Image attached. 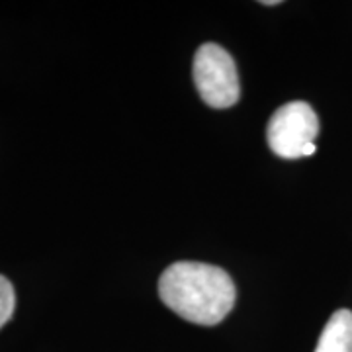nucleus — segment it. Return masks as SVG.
Segmentation results:
<instances>
[{
    "label": "nucleus",
    "instance_id": "f257e3e1",
    "mask_svg": "<svg viewBox=\"0 0 352 352\" xmlns=\"http://www.w3.org/2000/svg\"><path fill=\"white\" fill-rule=\"evenodd\" d=\"M159 298L182 319L212 327L233 309L237 288L223 268L182 261L170 264L161 274Z\"/></svg>",
    "mask_w": 352,
    "mask_h": 352
},
{
    "label": "nucleus",
    "instance_id": "f03ea898",
    "mask_svg": "<svg viewBox=\"0 0 352 352\" xmlns=\"http://www.w3.org/2000/svg\"><path fill=\"white\" fill-rule=\"evenodd\" d=\"M319 118L307 102H288L272 113L266 126V141L274 155L282 159L311 157L317 147Z\"/></svg>",
    "mask_w": 352,
    "mask_h": 352
},
{
    "label": "nucleus",
    "instance_id": "7ed1b4c3",
    "mask_svg": "<svg viewBox=\"0 0 352 352\" xmlns=\"http://www.w3.org/2000/svg\"><path fill=\"white\" fill-rule=\"evenodd\" d=\"M194 82L208 106L223 110L239 102L241 85L231 53L217 43H204L194 55Z\"/></svg>",
    "mask_w": 352,
    "mask_h": 352
},
{
    "label": "nucleus",
    "instance_id": "20e7f679",
    "mask_svg": "<svg viewBox=\"0 0 352 352\" xmlns=\"http://www.w3.org/2000/svg\"><path fill=\"white\" fill-rule=\"evenodd\" d=\"M315 352H352V311L339 309L331 315Z\"/></svg>",
    "mask_w": 352,
    "mask_h": 352
},
{
    "label": "nucleus",
    "instance_id": "39448f33",
    "mask_svg": "<svg viewBox=\"0 0 352 352\" xmlns=\"http://www.w3.org/2000/svg\"><path fill=\"white\" fill-rule=\"evenodd\" d=\"M16 309V292L12 282L0 274V329L12 319Z\"/></svg>",
    "mask_w": 352,
    "mask_h": 352
},
{
    "label": "nucleus",
    "instance_id": "423d86ee",
    "mask_svg": "<svg viewBox=\"0 0 352 352\" xmlns=\"http://www.w3.org/2000/svg\"><path fill=\"white\" fill-rule=\"evenodd\" d=\"M264 6H276V4H280V0H263Z\"/></svg>",
    "mask_w": 352,
    "mask_h": 352
}]
</instances>
